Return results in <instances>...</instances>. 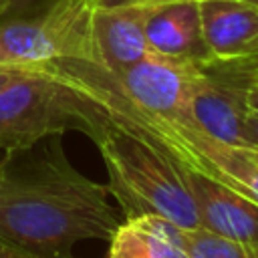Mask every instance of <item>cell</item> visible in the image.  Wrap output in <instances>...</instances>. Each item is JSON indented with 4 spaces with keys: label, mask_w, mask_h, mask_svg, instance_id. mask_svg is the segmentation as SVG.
<instances>
[{
    "label": "cell",
    "mask_w": 258,
    "mask_h": 258,
    "mask_svg": "<svg viewBox=\"0 0 258 258\" xmlns=\"http://www.w3.org/2000/svg\"><path fill=\"white\" fill-rule=\"evenodd\" d=\"M109 189L81 173L60 135L0 151V240L32 258H69L85 240H111L121 212Z\"/></svg>",
    "instance_id": "obj_1"
},
{
    "label": "cell",
    "mask_w": 258,
    "mask_h": 258,
    "mask_svg": "<svg viewBox=\"0 0 258 258\" xmlns=\"http://www.w3.org/2000/svg\"><path fill=\"white\" fill-rule=\"evenodd\" d=\"M40 67L101 101L115 121L157 145L175 163L204 173L258 204L256 149L228 145L189 123L165 119L139 109L121 93L109 73L93 60L60 58Z\"/></svg>",
    "instance_id": "obj_2"
},
{
    "label": "cell",
    "mask_w": 258,
    "mask_h": 258,
    "mask_svg": "<svg viewBox=\"0 0 258 258\" xmlns=\"http://www.w3.org/2000/svg\"><path fill=\"white\" fill-rule=\"evenodd\" d=\"M95 145L109 173L107 189L119 202L125 220L155 214L181 230L202 228L179 163L165 151L111 115Z\"/></svg>",
    "instance_id": "obj_3"
},
{
    "label": "cell",
    "mask_w": 258,
    "mask_h": 258,
    "mask_svg": "<svg viewBox=\"0 0 258 258\" xmlns=\"http://www.w3.org/2000/svg\"><path fill=\"white\" fill-rule=\"evenodd\" d=\"M107 123L109 111L101 101L42 67L0 91V151L67 131H81L97 143Z\"/></svg>",
    "instance_id": "obj_4"
},
{
    "label": "cell",
    "mask_w": 258,
    "mask_h": 258,
    "mask_svg": "<svg viewBox=\"0 0 258 258\" xmlns=\"http://www.w3.org/2000/svg\"><path fill=\"white\" fill-rule=\"evenodd\" d=\"M93 6L95 0H16L0 14V64L93 60Z\"/></svg>",
    "instance_id": "obj_5"
},
{
    "label": "cell",
    "mask_w": 258,
    "mask_h": 258,
    "mask_svg": "<svg viewBox=\"0 0 258 258\" xmlns=\"http://www.w3.org/2000/svg\"><path fill=\"white\" fill-rule=\"evenodd\" d=\"M254 69L246 60L198 62L189 95V125L236 147H248L244 119Z\"/></svg>",
    "instance_id": "obj_6"
},
{
    "label": "cell",
    "mask_w": 258,
    "mask_h": 258,
    "mask_svg": "<svg viewBox=\"0 0 258 258\" xmlns=\"http://www.w3.org/2000/svg\"><path fill=\"white\" fill-rule=\"evenodd\" d=\"M198 62L147 50L139 60L109 73L121 93L139 109L175 121H189V95Z\"/></svg>",
    "instance_id": "obj_7"
},
{
    "label": "cell",
    "mask_w": 258,
    "mask_h": 258,
    "mask_svg": "<svg viewBox=\"0 0 258 258\" xmlns=\"http://www.w3.org/2000/svg\"><path fill=\"white\" fill-rule=\"evenodd\" d=\"M183 181L196 202L200 224L218 236L258 246V204L236 189L179 165Z\"/></svg>",
    "instance_id": "obj_8"
},
{
    "label": "cell",
    "mask_w": 258,
    "mask_h": 258,
    "mask_svg": "<svg viewBox=\"0 0 258 258\" xmlns=\"http://www.w3.org/2000/svg\"><path fill=\"white\" fill-rule=\"evenodd\" d=\"M149 4H95L91 12V42L93 62L117 73L123 67L139 60L147 50L145 20Z\"/></svg>",
    "instance_id": "obj_9"
},
{
    "label": "cell",
    "mask_w": 258,
    "mask_h": 258,
    "mask_svg": "<svg viewBox=\"0 0 258 258\" xmlns=\"http://www.w3.org/2000/svg\"><path fill=\"white\" fill-rule=\"evenodd\" d=\"M202 34L214 60H240L258 50V6L246 0H200Z\"/></svg>",
    "instance_id": "obj_10"
},
{
    "label": "cell",
    "mask_w": 258,
    "mask_h": 258,
    "mask_svg": "<svg viewBox=\"0 0 258 258\" xmlns=\"http://www.w3.org/2000/svg\"><path fill=\"white\" fill-rule=\"evenodd\" d=\"M147 4L151 8L145 20V38L151 50L194 62L210 60L198 2L167 0Z\"/></svg>",
    "instance_id": "obj_11"
},
{
    "label": "cell",
    "mask_w": 258,
    "mask_h": 258,
    "mask_svg": "<svg viewBox=\"0 0 258 258\" xmlns=\"http://www.w3.org/2000/svg\"><path fill=\"white\" fill-rule=\"evenodd\" d=\"M181 232L155 214L127 218L109 240V258H189L181 248Z\"/></svg>",
    "instance_id": "obj_12"
},
{
    "label": "cell",
    "mask_w": 258,
    "mask_h": 258,
    "mask_svg": "<svg viewBox=\"0 0 258 258\" xmlns=\"http://www.w3.org/2000/svg\"><path fill=\"white\" fill-rule=\"evenodd\" d=\"M181 248L189 258H258V246L230 240L204 228L183 230Z\"/></svg>",
    "instance_id": "obj_13"
},
{
    "label": "cell",
    "mask_w": 258,
    "mask_h": 258,
    "mask_svg": "<svg viewBox=\"0 0 258 258\" xmlns=\"http://www.w3.org/2000/svg\"><path fill=\"white\" fill-rule=\"evenodd\" d=\"M34 71V67H10V64H0V91L6 87L14 85L16 81L28 77Z\"/></svg>",
    "instance_id": "obj_14"
},
{
    "label": "cell",
    "mask_w": 258,
    "mask_h": 258,
    "mask_svg": "<svg viewBox=\"0 0 258 258\" xmlns=\"http://www.w3.org/2000/svg\"><path fill=\"white\" fill-rule=\"evenodd\" d=\"M244 137L250 149L258 151V111L248 109L246 119H244Z\"/></svg>",
    "instance_id": "obj_15"
},
{
    "label": "cell",
    "mask_w": 258,
    "mask_h": 258,
    "mask_svg": "<svg viewBox=\"0 0 258 258\" xmlns=\"http://www.w3.org/2000/svg\"><path fill=\"white\" fill-rule=\"evenodd\" d=\"M248 107L258 111V69H254V77H252V85H250V93H248Z\"/></svg>",
    "instance_id": "obj_16"
},
{
    "label": "cell",
    "mask_w": 258,
    "mask_h": 258,
    "mask_svg": "<svg viewBox=\"0 0 258 258\" xmlns=\"http://www.w3.org/2000/svg\"><path fill=\"white\" fill-rule=\"evenodd\" d=\"M0 258H32V256H28V254H24V252H20V250H16L10 244L0 240Z\"/></svg>",
    "instance_id": "obj_17"
},
{
    "label": "cell",
    "mask_w": 258,
    "mask_h": 258,
    "mask_svg": "<svg viewBox=\"0 0 258 258\" xmlns=\"http://www.w3.org/2000/svg\"><path fill=\"white\" fill-rule=\"evenodd\" d=\"M141 2H153V0H95V4H101V6H115V4H141Z\"/></svg>",
    "instance_id": "obj_18"
},
{
    "label": "cell",
    "mask_w": 258,
    "mask_h": 258,
    "mask_svg": "<svg viewBox=\"0 0 258 258\" xmlns=\"http://www.w3.org/2000/svg\"><path fill=\"white\" fill-rule=\"evenodd\" d=\"M242 60H246V62L252 64V67H258V50H256L252 56H246V58H242Z\"/></svg>",
    "instance_id": "obj_19"
},
{
    "label": "cell",
    "mask_w": 258,
    "mask_h": 258,
    "mask_svg": "<svg viewBox=\"0 0 258 258\" xmlns=\"http://www.w3.org/2000/svg\"><path fill=\"white\" fill-rule=\"evenodd\" d=\"M14 2H16V0H0V14H2L4 10H8V8H10Z\"/></svg>",
    "instance_id": "obj_20"
},
{
    "label": "cell",
    "mask_w": 258,
    "mask_h": 258,
    "mask_svg": "<svg viewBox=\"0 0 258 258\" xmlns=\"http://www.w3.org/2000/svg\"><path fill=\"white\" fill-rule=\"evenodd\" d=\"M153 2H167V0H153ZM194 2H200V0H194Z\"/></svg>",
    "instance_id": "obj_21"
},
{
    "label": "cell",
    "mask_w": 258,
    "mask_h": 258,
    "mask_svg": "<svg viewBox=\"0 0 258 258\" xmlns=\"http://www.w3.org/2000/svg\"><path fill=\"white\" fill-rule=\"evenodd\" d=\"M246 2H252V4H256V6H258V0H246Z\"/></svg>",
    "instance_id": "obj_22"
},
{
    "label": "cell",
    "mask_w": 258,
    "mask_h": 258,
    "mask_svg": "<svg viewBox=\"0 0 258 258\" xmlns=\"http://www.w3.org/2000/svg\"><path fill=\"white\" fill-rule=\"evenodd\" d=\"M250 67H252V64H250ZM254 69H258V67H254Z\"/></svg>",
    "instance_id": "obj_23"
}]
</instances>
